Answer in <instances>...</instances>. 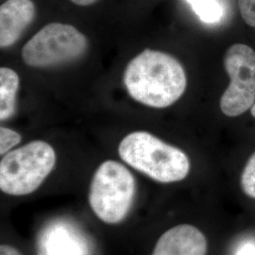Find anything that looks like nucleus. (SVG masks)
<instances>
[{"label":"nucleus","instance_id":"1","mask_svg":"<svg viewBox=\"0 0 255 255\" xmlns=\"http://www.w3.org/2000/svg\"><path fill=\"white\" fill-rule=\"evenodd\" d=\"M123 82L129 96L153 108H165L178 101L185 91L184 68L173 56L146 49L125 68Z\"/></svg>","mask_w":255,"mask_h":255},{"label":"nucleus","instance_id":"2","mask_svg":"<svg viewBox=\"0 0 255 255\" xmlns=\"http://www.w3.org/2000/svg\"><path fill=\"white\" fill-rule=\"evenodd\" d=\"M119 157L156 182H181L190 171L188 156L146 131L129 133L119 144Z\"/></svg>","mask_w":255,"mask_h":255},{"label":"nucleus","instance_id":"3","mask_svg":"<svg viewBox=\"0 0 255 255\" xmlns=\"http://www.w3.org/2000/svg\"><path fill=\"white\" fill-rule=\"evenodd\" d=\"M135 192V179L127 167L115 161H105L93 176L88 201L99 219L116 224L129 213Z\"/></svg>","mask_w":255,"mask_h":255},{"label":"nucleus","instance_id":"4","mask_svg":"<svg viewBox=\"0 0 255 255\" xmlns=\"http://www.w3.org/2000/svg\"><path fill=\"white\" fill-rule=\"evenodd\" d=\"M55 164V150L44 141L9 151L0 163V189L12 196L28 195L39 188Z\"/></svg>","mask_w":255,"mask_h":255},{"label":"nucleus","instance_id":"5","mask_svg":"<svg viewBox=\"0 0 255 255\" xmlns=\"http://www.w3.org/2000/svg\"><path fill=\"white\" fill-rule=\"evenodd\" d=\"M88 41L76 27L51 23L40 29L22 49L24 63L35 68L57 67L80 60Z\"/></svg>","mask_w":255,"mask_h":255},{"label":"nucleus","instance_id":"6","mask_svg":"<svg viewBox=\"0 0 255 255\" xmlns=\"http://www.w3.org/2000/svg\"><path fill=\"white\" fill-rule=\"evenodd\" d=\"M224 67L230 77L228 88L220 99V109L228 117H237L251 109L255 101V52L243 44L229 47Z\"/></svg>","mask_w":255,"mask_h":255},{"label":"nucleus","instance_id":"7","mask_svg":"<svg viewBox=\"0 0 255 255\" xmlns=\"http://www.w3.org/2000/svg\"><path fill=\"white\" fill-rule=\"evenodd\" d=\"M207 239L199 229L189 224L177 225L157 241L152 255H206Z\"/></svg>","mask_w":255,"mask_h":255},{"label":"nucleus","instance_id":"8","mask_svg":"<svg viewBox=\"0 0 255 255\" xmlns=\"http://www.w3.org/2000/svg\"><path fill=\"white\" fill-rule=\"evenodd\" d=\"M36 14L31 0H8L0 7V46H13Z\"/></svg>","mask_w":255,"mask_h":255},{"label":"nucleus","instance_id":"9","mask_svg":"<svg viewBox=\"0 0 255 255\" xmlns=\"http://www.w3.org/2000/svg\"><path fill=\"white\" fill-rule=\"evenodd\" d=\"M39 255H87V243L72 227L55 223L41 235Z\"/></svg>","mask_w":255,"mask_h":255},{"label":"nucleus","instance_id":"10","mask_svg":"<svg viewBox=\"0 0 255 255\" xmlns=\"http://www.w3.org/2000/svg\"><path fill=\"white\" fill-rule=\"evenodd\" d=\"M19 76L8 67L0 68V120L10 119L16 109Z\"/></svg>","mask_w":255,"mask_h":255},{"label":"nucleus","instance_id":"11","mask_svg":"<svg viewBox=\"0 0 255 255\" xmlns=\"http://www.w3.org/2000/svg\"><path fill=\"white\" fill-rule=\"evenodd\" d=\"M192 7L195 13L202 22L207 24H215L219 22L224 10L219 0H186Z\"/></svg>","mask_w":255,"mask_h":255},{"label":"nucleus","instance_id":"12","mask_svg":"<svg viewBox=\"0 0 255 255\" xmlns=\"http://www.w3.org/2000/svg\"><path fill=\"white\" fill-rule=\"evenodd\" d=\"M240 184L248 197L255 199V152L249 158L242 171Z\"/></svg>","mask_w":255,"mask_h":255},{"label":"nucleus","instance_id":"13","mask_svg":"<svg viewBox=\"0 0 255 255\" xmlns=\"http://www.w3.org/2000/svg\"><path fill=\"white\" fill-rule=\"evenodd\" d=\"M21 142V135L6 127L0 128V154L6 155Z\"/></svg>","mask_w":255,"mask_h":255},{"label":"nucleus","instance_id":"14","mask_svg":"<svg viewBox=\"0 0 255 255\" xmlns=\"http://www.w3.org/2000/svg\"><path fill=\"white\" fill-rule=\"evenodd\" d=\"M238 7L243 21L255 29V0H238Z\"/></svg>","mask_w":255,"mask_h":255},{"label":"nucleus","instance_id":"15","mask_svg":"<svg viewBox=\"0 0 255 255\" xmlns=\"http://www.w3.org/2000/svg\"><path fill=\"white\" fill-rule=\"evenodd\" d=\"M0 255H22L18 250L10 245H1Z\"/></svg>","mask_w":255,"mask_h":255},{"label":"nucleus","instance_id":"16","mask_svg":"<svg viewBox=\"0 0 255 255\" xmlns=\"http://www.w3.org/2000/svg\"><path fill=\"white\" fill-rule=\"evenodd\" d=\"M238 255H255V247L247 244L240 249Z\"/></svg>","mask_w":255,"mask_h":255},{"label":"nucleus","instance_id":"17","mask_svg":"<svg viewBox=\"0 0 255 255\" xmlns=\"http://www.w3.org/2000/svg\"><path fill=\"white\" fill-rule=\"evenodd\" d=\"M70 1L75 5L86 7V6H91L93 4L97 3L99 0H70Z\"/></svg>","mask_w":255,"mask_h":255},{"label":"nucleus","instance_id":"18","mask_svg":"<svg viewBox=\"0 0 255 255\" xmlns=\"http://www.w3.org/2000/svg\"><path fill=\"white\" fill-rule=\"evenodd\" d=\"M251 114H252V115H253V116L255 118V104L253 105V107L251 108Z\"/></svg>","mask_w":255,"mask_h":255}]
</instances>
